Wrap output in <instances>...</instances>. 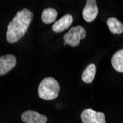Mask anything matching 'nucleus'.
Listing matches in <instances>:
<instances>
[{
    "label": "nucleus",
    "mask_w": 123,
    "mask_h": 123,
    "mask_svg": "<svg viewBox=\"0 0 123 123\" xmlns=\"http://www.w3.org/2000/svg\"><path fill=\"white\" fill-rule=\"evenodd\" d=\"M33 19V13L27 8L18 11L16 16L7 25V41L10 43L18 41L27 32Z\"/></svg>",
    "instance_id": "nucleus-1"
},
{
    "label": "nucleus",
    "mask_w": 123,
    "mask_h": 123,
    "mask_svg": "<svg viewBox=\"0 0 123 123\" xmlns=\"http://www.w3.org/2000/svg\"><path fill=\"white\" fill-rule=\"evenodd\" d=\"M60 85L53 77H48L42 80L38 86V96L44 100H52L58 97Z\"/></svg>",
    "instance_id": "nucleus-2"
},
{
    "label": "nucleus",
    "mask_w": 123,
    "mask_h": 123,
    "mask_svg": "<svg viewBox=\"0 0 123 123\" xmlns=\"http://www.w3.org/2000/svg\"><path fill=\"white\" fill-rule=\"evenodd\" d=\"M86 36V30L80 25L71 27L70 30L63 36L65 44L76 47L80 44V41L84 39Z\"/></svg>",
    "instance_id": "nucleus-3"
},
{
    "label": "nucleus",
    "mask_w": 123,
    "mask_h": 123,
    "mask_svg": "<svg viewBox=\"0 0 123 123\" xmlns=\"http://www.w3.org/2000/svg\"><path fill=\"white\" fill-rule=\"evenodd\" d=\"M80 117L83 123H106L105 114L103 112H97L92 108L85 109Z\"/></svg>",
    "instance_id": "nucleus-4"
},
{
    "label": "nucleus",
    "mask_w": 123,
    "mask_h": 123,
    "mask_svg": "<svg viewBox=\"0 0 123 123\" xmlns=\"http://www.w3.org/2000/svg\"><path fill=\"white\" fill-rule=\"evenodd\" d=\"M15 55L7 54L0 57V76H3L12 70L16 65Z\"/></svg>",
    "instance_id": "nucleus-5"
},
{
    "label": "nucleus",
    "mask_w": 123,
    "mask_h": 123,
    "mask_svg": "<svg viewBox=\"0 0 123 123\" xmlns=\"http://www.w3.org/2000/svg\"><path fill=\"white\" fill-rule=\"evenodd\" d=\"M99 9L95 0H88L83 10V18L86 22L93 21L97 16Z\"/></svg>",
    "instance_id": "nucleus-6"
},
{
    "label": "nucleus",
    "mask_w": 123,
    "mask_h": 123,
    "mask_svg": "<svg viewBox=\"0 0 123 123\" xmlns=\"http://www.w3.org/2000/svg\"><path fill=\"white\" fill-rule=\"evenodd\" d=\"M21 120L25 123H47V117L37 111L28 110L21 114Z\"/></svg>",
    "instance_id": "nucleus-7"
},
{
    "label": "nucleus",
    "mask_w": 123,
    "mask_h": 123,
    "mask_svg": "<svg viewBox=\"0 0 123 123\" xmlns=\"http://www.w3.org/2000/svg\"><path fill=\"white\" fill-rule=\"evenodd\" d=\"M73 18L70 14H66L59 20L55 21L52 25V30L55 32L61 33L70 27L72 24Z\"/></svg>",
    "instance_id": "nucleus-8"
},
{
    "label": "nucleus",
    "mask_w": 123,
    "mask_h": 123,
    "mask_svg": "<svg viewBox=\"0 0 123 123\" xmlns=\"http://www.w3.org/2000/svg\"><path fill=\"white\" fill-rule=\"evenodd\" d=\"M107 25L110 32L113 34H122L123 32V24L117 18L111 17L107 20Z\"/></svg>",
    "instance_id": "nucleus-9"
},
{
    "label": "nucleus",
    "mask_w": 123,
    "mask_h": 123,
    "mask_svg": "<svg viewBox=\"0 0 123 123\" xmlns=\"http://www.w3.org/2000/svg\"><path fill=\"white\" fill-rule=\"evenodd\" d=\"M97 67L95 64L91 63L88 65L82 74V80L86 83H91L94 79Z\"/></svg>",
    "instance_id": "nucleus-10"
},
{
    "label": "nucleus",
    "mask_w": 123,
    "mask_h": 123,
    "mask_svg": "<svg viewBox=\"0 0 123 123\" xmlns=\"http://www.w3.org/2000/svg\"><path fill=\"white\" fill-rule=\"evenodd\" d=\"M111 64L117 72H123V49L117 51L114 54L111 58Z\"/></svg>",
    "instance_id": "nucleus-11"
},
{
    "label": "nucleus",
    "mask_w": 123,
    "mask_h": 123,
    "mask_svg": "<svg viewBox=\"0 0 123 123\" xmlns=\"http://www.w3.org/2000/svg\"><path fill=\"white\" fill-rule=\"evenodd\" d=\"M58 12L54 8H46L42 11L41 20L45 24H51L57 18Z\"/></svg>",
    "instance_id": "nucleus-12"
}]
</instances>
